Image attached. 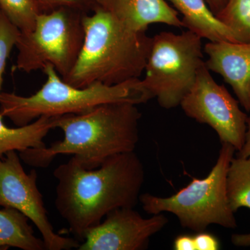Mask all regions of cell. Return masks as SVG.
I'll return each instance as SVG.
<instances>
[{
  "label": "cell",
  "mask_w": 250,
  "mask_h": 250,
  "mask_svg": "<svg viewBox=\"0 0 250 250\" xmlns=\"http://www.w3.org/2000/svg\"><path fill=\"white\" fill-rule=\"evenodd\" d=\"M40 9L41 13H47L59 8H68L82 11V5L86 1H90L92 4L91 0H35Z\"/></svg>",
  "instance_id": "20"
},
{
  "label": "cell",
  "mask_w": 250,
  "mask_h": 250,
  "mask_svg": "<svg viewBox=\"0 0 250 250\" xmlns=\"http://www.w3.org/2000/svg\"><path fill=\"white\" fill-rule=\"evenodd\" d=\"M238 103L224 85L215 82L205 62L180 106L188 117L208 125L221 143L231 145L239 152L245 142L248 116Z\"/></svg>",
  "instance_id": "8"
},
{
  "label": "cell",
  "mask_w": 250,
  "mask_h": 250,
  "mask_svg": "<svg viewBox=\"0 0 250 250\" xmlns=\"http://www.w3.org/2000/svg\"><path fill=\"white\" fill-rule=\"evenodd\" d=\"M205 1L213 14L215 16L220 10L223 9L224 6L228 2V0H205Z\"/></svg>",
  "instance_id": "25"
},
{
  "label": "cell",
  "mask_w": 250,
  "mask_h": 250,
  "mask_svg": "<svg viewBox=\"0 0 250 250\" xmlns=\"http://www.w3.org/2000/svg\"><path fill=\"white\" fill-rule=\"evenodd\" d=\"M209 71L223 77L242 106L250 112V42L209 41L204 47Z\"/></svg>",
  "instance_id": "11"
},
{
  "label": "cell",
  "mask_w": 250,
  "mask_h": 250,
  "mask_svg": "<svg viewBox=\"0 0 250 250\" xmlns=\"http://www.w3.org/2000/svg\"><path fill=\"white\" fill-rule=\"evenodd\" d=\"M202 40L188 29L179 34L163 31L152 37L146 76L141 81L161 107L171 109L180 106L192 89L205 63Z\"/></svg>",
  "instance_id": "6"
},
{
  "label": "cell",
  "mask_w": 250,
  "mask_h": 250,
  "mask_svg": "<svg viewBox=\"0 0 250 250\" xmlns=\"http://www.w3.org/2000/svg\"><path fill=\"white\" fill-rule=\"evenodd\" d=\"M235 152L231 145L222 143L218 160L207 177L192 179L172 196L143 194L139 201L143 210L151 215L172 213L182 228L197 233L206 231L211 225L236 228L235 213L229 205L227 193V177Z\"/></svg>",
  "instance_id": "5"
},
{
  "label": "cell",
  "mask_w": 250,
  "mask_h": 250,
  "mask_svg": "<svg viewBox=\"0 0 250 250\" xmlns=\"http://www.w3.org/2000/svg\"><path fill=\"white\" fill-rule=\"evenodd\" d=\"M196 250H218L220 249V241L216 236L206 231L197 232L194 236Z\"/></svg>",
  "instance_id": "21"
},
{
  "label": "cell",
  "mask_w": 250,
  "mask_h": 250,
  "mask_svg": "<svg viewBox=\"0 0 250 250\" xmlns=\"http://www.w3.org/2000/svg\"><path fill=\"white\" fill-rule=\"evenodd\" d=\"M93 11L103 10L126 27L146 32L153 24L184 27L178 12L166 0H91ZM185 28V27H184Z\"/></svg>",
  "instance_id": "12"
},
{
  "label": "cell",
  "mask_w": 250,
  "mask_h": 250,
  "mask_svg": "<svg viewBox=\"0 0 250 250\" xmlns=\"http://www.w3.org/2000/svg\"><path fill=\"white\" fill-rule=\"evenodd\" d=\"M136 106L103 104L80 114L59 116L56 128L62 130L63 139L49 147L29 148L19 152L20 157L27 165L47 167L56 156L72 155L84 168H97L111 156L134 151L141 118Z\"/></svg>",
  "instance_id": "2"
},
{
  "label": "cell",
  "mask_w": 250,
  "mask_h": 250,
  "mask_svg": "<svg viewBox=\"0 0 250 250\" xmlns=\"http://www.w3.org/2000/svg\"><path fill=\"white\" fill-rule=\"evenodd\" d=\"M231 242L235 246L250 247V233L246 234H233Z\"/></svg>",
  "instance_id": "24"
},
{
  "label": "cell",
  "mask_w": 250,
  "mask_h": 250,
  "mask_svg": "<svg viewBox=\"0 0 250 250\" xmlns=\"http://www.w3.org/2000/svg\"><path fill=\"white\" fill-rule=\"evenodd\" d=\"M84 14L68 8L39 14L34 29L21 32L18 37L14 70L29 73L50 64L62 78L66 77L75 66L83 46Z\"/></svg>",
  "instance_id": "7"
},
{
  "label": "cell",
  "mask_w": 250,
  "mask_h": 250,
  "mask_svg": "<svg viewBox=\"0 0 250 250\" xmlns=\"http://www.w3.org/2000/svg\"><path fill=\"white\" fill-rule=\"evenodd\" d=\"M237 42H250V0H228L215 15Z\"/></svg>",
  "instance_id": "17"
},
{
  "label": "cell",
  "mask_w": 250,
  "mask_h": 250,
  "mask_svg": "<svg viewBox=\"0 0 250 250\" xmlns=\"http://www.w3.org/2000/svg\"><path fill=\"white\" fill-rule=\"evenodd\" d=\"M42 70L47 81L34 95L23 97L5 92L0 95V113L18 126L29 124L41 116L80 114L103 104L138 105L151 100L140 79L113 85L98 82L79 88L66 83L50 64Z\"/></svg>",
  "instance_id": "4"
},
{
  "label": "cell",
  "mask_w": 250,
  "mask_h": 250,
  "mask_svg": "<svg viewBox=\"0 0 250 250\" xmlns=\"http://www.w3.org/2000/svg\"><path fill=\"white\" fill-rule=\"evenodd\" d=\"M238 156L250 158V112L248 116V122H247V131L244 144L241 150L238 152Z\"/></svg>",
  "instance_id": "23"
},
{
  "label": "cell",
  "mask_w": 250,
  "mask_h": 250,
  "mask_svg": "<svg viewBox=\"0 0 250 250\" xmlns=\"http://www.w3.org/2000/svg\"><path fill=\"white\" fill-rule=\"evenodd\" d=\"M0 9L22 33L34 29L41 14L35 0H0Z\"/></svg>",
  "instance_id": "18"
},
{
  "label": "cell",
  "mask_w": 250,
  "mask_h": 250,
  "mask_svg": "<svg viewBox=\"0 0 250 250\" xmlns=\"http://www.w3.org/2000/svg\"><path fill=\"white\" fill-rule=\"evenodd\" d=\"M29 219L19 210L3 207L0 209V249L16 248L23 250H44L42 239L34 234Z\"/></svg>",
  "instance_id": "15"
},
{
  "label": "cell",
  "mask_w": 250,
  "mask_h": 250,
  "mask_svg": "<svg viewBox=\"0 0 250 250\" xmlns=\"http://www.w3.org/2000/svg\"><path fill=\"white\" fill-rule=\"evenodd\" d=\"M35 170L26 173L16 151L0 158V207L15 208L25 215L40 231L47 250L77 248L76 238L57 234L47 217L42 194L37 187Z\"/></svg>",
  "instance_id": "9"
},
{
  "label": "cell",
  "mask_w": 250,
  "mask_h": 250,
  "mask_svg": "<svg viewBox=\"0 0 250 250\" xmlns=\"http://www.w3.org/2000/svg\"><path fill=\"white\" fill-rule=\"evenodd\" d=\"M58 180L55 206L77 241L85 231L118 208H134L145 182L142 161L133 152L108 158L88 170L73 157L54 171Z\"/></svg>",
  "instance_id": "1"
},
{
  "label": "cell",
  "mask_w": 250,
  "mask_h": 250,
  "mask_svg": "<svg viewBox=\"0 0 250 250\" xmlns=\"http://www.w3.org/2000/svg\"><path fill=\"white\" fill-rule=\"evenodd\" d=\"M229 205L234 213L242 207L250 209V158L231 159L227 177Z\"/></svg>",
  "instance_id": "16"
},
{
  "label": "cell",
  "mask_w": 250,
  "mask_h": 250,
  "mask_svg": "<svg viewBox=\"0 0 250 250\" xmlns=\"http://www.w3.org/2000/svg\"><path fill=\"white\" fill-rule=\"evenodd\" d=\"M168 223L162 213L144 218L134 208L110 212L104 220L85 231L79 250H143L151 237Z\"/></svg>",
  "instance_id": "10"
},
{
  "label": "cell",
  "mask_w": 250,
  "mask_h": 250,
  "mask_svg": "<svg viewBox=\"0 0 250 250\" xmlns=\"http://www.w3.org/2000/svg\"><path fill=\"white\" fill-rule=\"evenodd\" d=\"M0 113V158L10 151L22 152L29 148L46 147L43 139L56 128L58 117L41 116L34 122L17 128H9L3 122Z\"/></svg>",
  "instance_id": "14"
},
{
  "label": "cell",
  "mask_w": 250,
  "mask_h": 250,
  "mask_svg": "<svg viewBox=\"0 0 250 250\" xmlns=\"http://www.w3.org/2000/svg\"><path fill=\"white\" fill-rule=\"evenodd\" d=\"M0 11H1V9H0Z\"/></svg>",
  "instance_id": "26"
},
{
  "label": "cell",
  "mask_w": 250,
  "mask_h": 250,
  "mask_svg": "<svg viewBox=\"0 0 250 250\" xmlns=\"http://www.w3.org/2000/svg\"><path fill=\"white\" fill-rule=\"evenodd\" d=\"M182 15L184 27L209 41L236 42L231 31L219 21L205 0H169Z\"/></svg>",
  "instance_id": "13"
},
{
  "label": "cell",
  "mask_w": 250,
  "mask_h": 250,
  "mask_svg": "<svg viewBox=\"0 0 250 250\" xmlns=\"http://www.w3.org/2000/svg\"><path fill=\"white\" fill-rule=\"evenodd\" d=\"M173 249L175 250H196L194 236L179 235L174 239Z\"/></svg>",
  "instance_id": "22"
},
{
  "label": "cell",
  "mask_w": 250,
  "mask_h": 250,
  "mask_svg": "<svg viewBox=\"0 0 250 250\" xmlns=\"http://www.w3.org/2000/svg\"><path fill=\"white\" fill-rule=\"evenodd\" d=\"M83 15L84 41L66 83L79 88L95 83L113 85L139 79L145 71L152 38L126 27L101 9Z\"/></svg>",
  "instance_id": "3"
},
{
  "label": "cell",
  "mask_w": 250,
  "mask_h": 250,
  "mask_svg": "<svg viewBox=\"0 0 250 250\" xmlns=\"http://www.w3.org/2000/svg\"><path fill=\"white\" fill-rule=\"evenodd\" d=\"M20 34L19 29L0 11V95L2 93L3 76L6 70V62L12 49L16 46Z\"/></svg>",
  "instance_id": "19"
}]
</instances>
